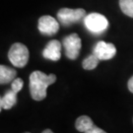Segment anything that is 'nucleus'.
I'll list each match as a JSON object with an SVG mask.
<instances>
[{"label": "nucleus", "instance_id": "f3484780", "mask_svg": "<svg viewBox=\"0 0 133 133\" xmlns=\"http://www.w3.org/2000/svg\"><path fill=\"white\" fill-rule=\"evenodd\" d=\"M43 133H53L50 129H45V130H43Z\"/></svg>", "mask_w": 133, "mask_h": 133}, {"label": "nucleus", "instance_id": "9d476101", "mask_svg": "<svg viewBox=\"0 0 133 133\" xmlns=\"http://www.w3.org/2000/svg\"><path fill=\"white\" fill-rule=\"evenodd\" d=\"M16 70L4 65H0V84H7L12 82L16 78Z\"/></svg>", "mask_w": 133, "mask_h": 133}, {"label": "nucleus", "instance_id": "dca6fc26", "mask_svg": "<svg viewBox=\"0 0 133 133\" xmlns=\"http://www.w3.org/2000/svg\"><path fill=\"white\" fill-rule=\"evenodd\" d=\"M128 89L131 93H133V76L128 81Z\"/></svg>", "mask_w": 133, "mask_h": 133}, {"label": "nucleus", "instance_id": "6e6552de", "mask_svg": "<svg viewBox=\"0 0 133 133\" xmlns=\"http://www.w3.org/2000/svg\"><path fill=\"white\" fill-rule=\"evenodd\" d=\"M43 55L44 58L52 61L59 60L61 56V43L56 39L50 41L43 49Z\"/></svg>", "mask_w": 133, "mask_h": 133}, {"label": "nucleus", "instance_id": "1a4fd4ad", "mask_svg": "<svg viewBox=\"0 0 133 133\" xmlns=\"http://www.w3.org/2000/svg\"><path fill=\"white\" fill-rule=\"evenodd\" d=\"M75 127L78 131L83 133H89L91 130L96 127V125L94 124L93 120L87 116V115H82L80 117H78L76 119V122H75Z\"/></svg>", "mask_w": 133, "mask_h": 133}, {"label": "nucleus", "instance_id": "0eeeda50", "mask_svg": "<svg viewBox=\"0 0 133 133\" xmlns=\"http://www.w3.org/2000/svg\"><path fill=\"white\" fill-rule=\"evenodd\" d=\"M59 29V24L51 16H43L38 20V30L43 35L52 36L57 33Z\"/></svg>", "mask_w": 133, "mask_h": 133}, {"label": "nucleus", "instance_id": "2eb2a0df", "mask_svg": "<svg viewBox=\"0 0 133 133\" xmlns=\"http://www.w3.org/2000/svg\"><path fill=\"white\" fill-rule=\"evenodd\" d=\"M89 133H107V132H105V130H103V129H101V128H99V127H97V126H96L95 128L93 129V130H91Z\"/></svg>", "mask_w": 133, "mask_h": 133}, {"label": "nucleus", "instance_id": "39448f33", "mask_svg": "<svg viewBox=\"0 0 133 133\" xmlns=\"http://www.w3.org/2000/svg\"><path fill=\"white\" fill-rule=\"evenodd\" d=\"M63 46L65 54L69 59H76L81 49V38L77 34H72L63 39Z\"/></svg>", "mask_w": 133, "mask_h": 133}, {"label": "nucleus", "instance_id": "f03ea898", "mask_svg": "<svg viewBox=\"0 0 133 133\" xmlns=\"http://www.w3.org/2000/svg\"><path fill=\"white\" fill-rule=\"evenodd\" d=\"M29 49L23 43H14L8 52L10 62L16 67H24L29 61Z\"/></svg>", "mask_w": 133, "mask_h": 133}, {"label": "nucleus", "instance_id": "6ab92c4d", "mask_svg": "<svg viewBox=\"0 0 133 133\" xmlns=\"http://www.w3.org/2000/svg\"><path fill=\"white\" fill-rule=\"evenodd\" d=\"M25 133H30V132H25Z\"/></svg>", "mask_w": 133, "mask_h": 133}, {"label": "nucleus", "instance_id": "f257e3e1", "mask_svg": "<svg viewBox=\"0 0 133 133\" xmlns=\"http://www.w3.org/2000/svg\"><path fill=\"white\" fill-rule=\"evenodd\" d=\"M56 81L54 74L46 75L42 71H34L30 76V92L35 101H43L46 97V90L49 85Z\"/></svg>", "mask_w": 133, "mask_h": 133}, {"label": "nucleus", "instance_id": "423d86ee", "mask_svg": "<svg viewBox=\"0 0 133 133\" xmlns=\"http://www.w3.org/2000/svg\"><path fill=\"white\" fill-rule=\"evenodd\" d=\"M94 54L100 60H109L116 54V48L112 43L101 41L94 48Z\"/></svg>", "mask_w": 133, "mask_h": 133}, {"label": "nucleus", "instance_id": "ddd939ff", "mask_svg": "<svg viewBox=\"0 0 133 133\" xmlns=\"http://www.w3.org/2000/svg\"><path fill=\"white\" fill-rule=\"evenodd\" d=\"M119 6L124 14L133 18V0H119Z\"/></svg>", "mask_w": 133, "mask_h": 133}, {"label": "nucleus", "instance_id": "4468645a", "mask_svg": "<svg viewBox=\"0 0 133 133\" xmlns=\"http://www.w3.org/2000/svg\"><path fill=\"white\" fill-rule=\"evenodd\" d=\"M23 85H24V82L21 78H15L14 80L12 81V85H11V89L16 92L17 94L19 93L20 91L22 90L23 88Z\"/></svg>", "mask_w": 133, "mask_h": 133}, {"label": "nucleus", "instance_id": "f8f14e48", "mask_svg": "<svg viewBox=\"0 0 133 133\" xmlns=\"http://www.w3.org/2000/svg\"><path fill=\"white\" fill-rule=\"evenodd\" d=\"M99 61H100V59L93 53V54L89 55L86 59H84L82 65H83V68L86 69V70H93V69H95L96 67L98 66Z\"/></svg>", "mask_w": 133, "mask_h": 133}, {"label": "nucleus", "instance_id": "9b49d317", "mask_svg": "<svg viewBox=\"0 0 133 133\" xmlns=\"http://www.w3.org/2000/svg\"><path fill=\"white\" fill-rule=\"evenodd\" d=\"M17 103V93L11 90L8 91L2 98V105L4 109H10Z\"/></svg>", "mask_w": 133, "mask_h": 133}, {"label": "nucleus", "instance_id": "20e7f679", "mask_svg": "<svg viewBox=\"0 0 133 133\" xmlns=\"http://www.w3.org/2000/svg\"><path fill=\"white\" fill-rule=\"evenodd\" d=\"M86 17V11L84 9H69V8H62L57 13V18L60 23L64 26H68L73 23H76L81 19Z\"/></svg>", "mask_w": 133, "mask_h": 133}, {"label": "nucleus", "instance_id": "a211bd4d", "mask_svg": "<svg viewBox=\"0 0 133 133\" xmlns=\"http://www.w3.org/2000/svg\"><path fill=\"white\" fill-rule=\"evenodd\" d=\"M2 109H3V105H2V98L0 97V111H1Z\"/></svg>", "mask_w": 133, "mask_h": 133}, {"label": "nucleus", "instance_id": "7ed1b4c3", "mask_svg": "<svg viewBox=\"0 0 133 133\" xmlns=\"http://www.w3.org/2000/svg\"><path fill=\"white\" fill-rule=\"evenodd\" d=\"M86 28L93 34H102L109 28V21L100 13H91L84 19Z\"/></svg>", "mask_w": 133, "mask_h": 133}]
</instances>
